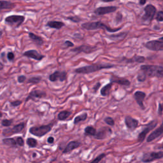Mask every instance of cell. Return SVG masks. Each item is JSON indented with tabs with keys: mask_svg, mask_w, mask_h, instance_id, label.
<instances>
[{
	"mask_svg": "<svg viewBox=\"0 0 163 163\" xmlns=\"http://www.w3.org/2000/svg\"><path fill=\"white\" fill-rule=\"evenodd\" d=\"M81 27H82V29L87 30V31H92V30H96L102 29V30H106L109 33H115V32L121 30V28H122V27H117V28H112L110 26H108V25L102 23L101 21L85 23L81 25Z\"/></svg>",
	"mask_w": 163,
	"mask_h": 163,
	"instance_id": "6da1fadb",
	"label": "cell"
},
{
	"mask_svg": "<svg viewBox=\"0 0 163 163\" xmlns=\"http://www.w3.org/2000/svg\"><path fill=\"white\" fill-rule=\"evenodd\" d=\"M115 67V65L112 64H93V65L80 67L75 69V72L79 74H89L94 73L103 69H110Z\"/></svg>",
	"mask_w": 163,
	"mask_h": 163,
	"instance_id": "7a4b0ae2",
	"label": "cell"
},
{
	"mask_svg": "<svg viewBox=\"0 0 163 163\" xmlns=\"http://www.w3.org/2000/svg\"><path fill=\"white\" fill-rule=\"evenodd\" d=\"M141 71L147 76L149 77H163V66L158 65H141Z\"/></svg>",
	"mask_w": 163,
	"mask_h": 163,
	"instance_id": "3957f363",
	"label": "cell"
},
{
	"mask_svg": "<svg viewBox=\"0 0 163 163\" xmlns=\"http://www.w3.org/2000/svg\"><path fill=\"white\" fill-rule=\"evenodd\" d=\"M53 124L43 125L41 126H33L30 129V133L34 136L37 137H42L46 134L50 132L52 128Z\"/></svg>",
	"mask_w": 163,
	"mask_h": 163,
	"instance_id": "277c9868",
	"label": "cell"
},
{
	"mask_svg": "<svg viewBox=\"0 0 163 163\" xmlns=\"http://www.w3.org/2000/svg\"><path fill=\"white\" fill-rule=\"evenodd\" d=\"M25 19L26 17L24 16L12 15L5 19V23L10 26L17 28L24 23Z\"/></svg>",
	"mask_w": 163,
	"mask_h": 163,
	"instance_id": "5b68a950",
	"label": "cell"
},
{
	"mask_svg": "<svg viewBox=\"0 0 163 163\" xmlns=\"http://www.w3.org/2000/svg\"><path fill=\"white\" fill-rule=\"evenodd\" d=\"M162 158H163V151L151 152L144 154L141 160L143 162L148 163Z\"/></svg>",
	"mask_w": 163,
	"mask_h": 163,
	"instance_id": "8992f818",
	"label": "cell"
},
{
	"mask_svg": "<svg viewBox=\"0 0 163 163\" xmlns=\"http://www.w3.org/2000/svg\"><path fill=\"white\" fill-rule=\"evenodd\" d=\"M158 125V120H152L151 122H150L148 124H146L145 127L143 129V131H141L138 135V142H143L145 140L146 136L147 135V134L149 133L151 130L154 129L156 126Z\"/></svg>",
	"mask_w": 163,
	"mask_h": 163,
	"instance_id": "52a82bcc",
	"label": "cell"
},
{
	"mask_svg": "<svg viewBox=\"0 0 163 163\" xmlns=\"http://www.w3.org/2000/svg\"><path fill=\"white\" fill-rule=\"evenodd\" d=\"M96 50H97V47L96 46H92L90 45H82L79 47H77L72 49L71 51L76 52V54L83 52L88 54L95 52Z\"/></svg>",
	"mask_w": 163,
	"mask_h": 163,
	"instance_id": "ba28073f",
	"label": "cell"
},
{
	"mask_svg": "<svg viewBox=\"0 0 163 163\" xmlns=\"http://www.w3.org/2000/svg\"><path fill=\"white\" fill-rule=\"evenodd\" d=\"M144 11L145 14L142 17V19L144 21H149V22H151L153 19L155 12H156V9L152 5H148L145 6Z\"/></svg>",
	"mask_w": 163,
	"mask_h": 163,
	"instance_id": "9c48e42d",
	"label": "cell"
},
{
	"mask_svg": "<svg viewBox=\"0 0 163 163\" xmlns=\"http://www.w3.org/2000/svg\"><path fill=\"white\" fill-rule=\"evenodd\" d=\"M117 10V7L115 6H101L99 7L94 10V13L96 16H104L106 14L113 13Z\"/></svg>",
	"mask_w": 163,
	"mask_h": 163,
	"instance_id": "30bf717a",
	"label": "cell"
},
{
	"mask_svg": "<svg viewBox=\"0 0 163 163\" xmlns=\"http://www.w3.org/2000/svg\"><path fill=\"white\" fill-rule=\"evenodd\" d=\"M145 47L151 51H163V42L159 40H152L147 42Z\"/></svg>",
	"mask_w": 163,
	"mask_h": 163,
	"instance_id": "8fae6325",
	"label": "cell"
},
{
	"mask_svg": "<svg viewBox=\"0 0 163 163\" xmlns=\"http://www.w3.org/2000/svg\"><path fill=\"white\" fill-rule=\"evenodd\" d=\"M67 73L65 71L60 72V71H55V72L49 75V80L51 82H55L59 80L60 82H64L66 80Z\"/></svg>",
	"mask_w": 163,
	"mask_h": 163,
	"instance_id": "7c38bea8",
	"label": "cell"
},
{
	"mask_svg": "<svg viewBox=\"0 0 163 163\" xmlns=\"http://www.w3.org/2000/svg\"><path fill=\"white\" fill-rule=\"evenodd\" d=\"M25 127V124L24 122L20 123L15 126H13L11 129H6L3 131V136H9L13 134L19 133L22 131Z\"/></svg>",
	"mask_w": 163,
	"mask_h": 163,
	"instance_id": "4fadbf2b",
	"label": "cell"
},
{
	"mask_svg": "<svg viewBox=\"0 0 163 163\" xmlns=\"http://www.w3.org/2000/svg\"><path fill=\"white\" fill-rule=\"evenodd\" d=\"M23 56L39 61H41L45 57L44 55L40 54L37 51L34 50V49L26 51L23 53Z\"/></svg>",
	"mask_w": 163,
	"mask_h": 163,
	"instance_id": "5bb4252c",
	"label": "cell"
},
{
	"mask_svg": "<svg viewBox=\"0 0 163 163\" xmlns=\"http://www.w3.org/2000/svg\"><path fill=\"white\" fill-rule=\"evenodd\" d=\"M112 133V129L108 127H103L96 132L94 138L97 140H103Z\"/></svg>",
	"mask_w": 163,
	"mask_h": 163,
	"instance_id": "9a60e30c",
	"label": "cell"
},
{
	"mask_svg": "<svg viewBox=\"0 0 163 163\" xmlns=\"http://www.w3.org/2000/svg\"><path fill=\"white\" fill-rule=\"evenodd\" d=\"M47 96V94L43 90H32L30 94L28 95L27 98L26 99V102L29 100H35L36 99H41Z\"/></svg>",
	"mask_w": 163,
	"mask_h": 163,
	"instance_id": "2e32d148",
	"label": "cell"
},
{
	"mask_svg": "<svg viewBox=\"0 0 163 163\" xmlns=\"http://www.w3.org/2000/svg\"><path fill=\"white\" fill-rule=\"evenodd\" d=\"M125 124L127 129L131 131H134L138 126V120L131 117V116H126L125 118Z\"/></svg>",
	"mask_w": 163,
	"mask_h": 163,
	"instance_id": "e0dca14e",
	"label": "cell"
},
{
	"mask_svg": "<svg viewBox=\"0 0 163 163\" xmlns=\"http://www.w3.org/2000/svg\"><path fill=\"white\" fill-rule=\"evenodd\" d=\"M146 97V94L142 91H136L134 94V98L135 99V100L138 105L140 106V107L142 109H145V106L144 105V100L145 97Z\"/></svg>",
	"mask_w": 163,
	"mask_h": 163,
	"instance_id": "ac0fdd59",
	"label": "cell"
},
{
	"mask_svg": "<svg viewBox=\"0 0 163 163\" xmlns=\"http://www.w3.org/2000/svg\"><path fill=\"white\" fill-rule=\"evenodd\" d=\"M163 134V123L155 129L152 133L150 134V135L148 136L147 138V142H151V141H154L155 139H156L159 137H160L161 135Z\"/></svg>",
	"mask_w": 163,
	"mask_h": 163,
	"instance_id": "d6986e66",
	"label": "cell"
},
{
	"mask_svg": "<svg viewBox=\"0 0 163 163\" xmlns=\"http://www.w3.org/2000/svg\"><path fill=\"white\" fill-rule=\"evenodd\" d=\"M110 82L113 83H117L120 86H129L131 85L129 80L124 79V78H120L116 76H112L110 79Z\"/></svg>",
	"mask_w": 163,
	"mask_h": 163,
	"instance_id": "ffe728a7",
	"label": "cell"
},
{
	"mask_svg": "<svg viewBox=\"0 0 163 163\" xmlns=\"http://www.w3.org/2000/svg\"><path fill=\"white\" fill-rule=\"evenodd\" d=\"M80 146H81V143L80 142V141H70V142L66 145V148H65V150L63 151L62 153L63 154L69 153L70 152L73 151L74 149H76V148L80 147Z\"/></svg>",
	"mask_w": 163,
	"mask_h": 163,
	"instance_id": "44dd1931",
	"label": "cell"
},
{
	"mask_svg": "<svg viewBox=\"0 0 163 163\" xmlns=\"http://www.w3.org/2000/svg\"><path fill=\"white\" fill-rule=\"evenodd\" d=\"M65 26V24L61 21H56V20H49L47 23L46 26L51 28V29L55 30H61L62 27Z\"/></svg>",
	"mask_w": 163,
	"mask_h": 163,
	"instance_id": "7402d4cb",
	"label": "cell"
},
{
	"mask_svg": "<svg viewBox=\"0 0 163 163\" xmlns=\"http://www.w3.org/2000/svg\"><path fill=\"white\" fill-rule=\"evenodd\" d=\"M16 6V4L9 1L1 0L0 2V10H12Z\"/></svg>",
	"mask_w": 163,
	"mask_h": 163,
	"instance_id": "603a6c76",
	"label": "cell"
},
{
	"mask_svg": "<svg viewBox=\"0 0 163 163\" xmlns=\"http://www.w3.org/2000/svg\"><path fill=\"white\" fill-rule=\"evenodd\" d=\"M28 35H29V38H30V40H31L36 45L38 46H41L42 45H44V41L43 38L39 37L38 35L31 32H30L28 33Z\"/></svg>",
	"mask_w": 163,
	"mask_h": 163,
	"instance_id": "cb8c5ba5",
	"label": "cell"
},
{
	"mask_svg": "<svg viewBox=\"0 0 163 163\" xmlns=\"http://www.w3.org/2000/svg\"><path fill=\"white\" fill-rule=\"evenodd\" d=\"M127 32H122V33H120L117 34H111V35H108L107 37L114 41H122L127 36Z\"/></svg>",
	"mask_w": 163,
	"mask_h": 163,
	"instance_id": "d4e9b609",
	"label": "cell"
},
{
	"mask_svg": "<svg viewBox=\"0 0 163 163\" xmlns=\"http://www.w3.org/2000/svg\"><path fill=\"white\" fill-rule=\"evenodd\" d=\"M124 60H126V62L127 63H132V62H138V63H142L145 61V58L143 56L140 55H135L133 58L131 59H125L124 58Z\"/></svg>",
	"mask_w": 163,
	"mask_h": 163,
	"instance_id": "484cf974",
	"label": "cell"
},
{
	"mask_svg": "<svg viewBox=\"0 0 163 163\" xmlns=\"http://www.w3.org/2000/svg\"><path fill=\"white\" fill-rule=\"evenodd\" d=\"M113 82H110L108 83L107 85L105 86L101 89V95L103 96H107L109 94L110 89L112 87Z\"/></svg>",
	"mask_w": 163,
	"mask_h": 163,
	"instance_id": "4316f807",
	"label": "cell"
},
{
	"mask_svg": "<svg viewBox=\"0 0 163 163\" xmlns=\"http://www.w3.org/2000/svg\"><path fill=\"white\" fill-rule=\"evenodd\" d=\"M3 143L5 145L7 146H10V147H16L17 145L16 138H4L3 140Z\"/></svg>",
	"mask_w": 163,
	"mask_h": 163,
	"instance_id": "83f0119b",
	"label": "cell"
},
{
	"mask_svg": "<svg viewBox=\"0 0 163 163\" xmlns=\"http://www.w3.org/2000/svg\"><path fill=\"white\" fill-rule=\"evenodd\" d=\"M72 114V113L69 111H67V110H65V111H62L61 112L59 113V114L58 115V118L59 120H65L66 119H67L70 115Z\"/></svg>",
	"mask_w": 163,
	"mask_h": 163,
	"instance_id": "f1b7e54d",
	"label": "cell"
},
{
	"mask_svg": "<svg viewBox=\"0 0 163 163\" xmlns=\"http://www.w3.org/2000/svg\"><path fill=\"white\" fill-rule=\"evenodd\" d=\"M85 134L86 136H94L96 134V130L93 126H87L85 128Z\"/></svg>",
	"mask_w": 163,
	"mask_h": 163,
	"instance_id": "f546056e",
	"label": "cell"
},
{
	"mask_svg": "<svg viewBox=\"0 0 163 163\" xmlns=\"http://www.w3.org/2000/svg\"><path fill=\"white\" fill-rule=\"evenodd\" d=\"M87 113H82V114H81L80 115H78L75 118L73 123H74V124H77L82 121H84V120H86L87 119Z\"/></svg>",
	"mask_w": 163,
	"mask_h": 163,
	"instance_id": "4dcf8cb0",
	"label": "cell"
},
{
	"mask_svg": "<svg viewBox=\"0 0 163 163\" xmlns=\"http://www.w3.org/2000/svg\"><path fill=\"white\" fill-rule=\"evenodd\" d=\"M26 144L28 146L31 148L36 147L38 145L37 140H35L34 138H28L26 140Z\"/></svg>",
	"mask_w": 163,
	"mask_h": 163,
	"instance_id": "1f68e13d",
	"label": "cell"
},
{
	"mask_svg": "<svg viewBox=\"0 0 163 163\" xmlns=\"http://www.w3.org/2000/svg\"><path fill=\"white\" fill-rule=\"evenodd\" d=\"M41 80V77L40 76H33L27 80V83L37 84L40 82Z\"/></svg>",
	"mask_w": 163,
	"mask_h": 163,
	"instance_id": "d6a6232c",
	"label": "cell"
},
{
	"mask_svg": "<svg viewBox=\"0 0 163 163\" xmlns=\"http://www.w3.org/2000/svg\"><path fill=\"white\" fill-rule=\"evenodd\" d=\"M66 19L72 21V22L74 23H79L82 21V19L78 16H69V17H67Z\"/></svg>",
	"mask_w": 163,
	"mask_h": 163,
	"instance_id": "836d02e7",
	"label": "cell"
},
{
	"mask_svg": "<svg viewBox=\"0 0 163 163\" xmlns=\"http://www.w3.org/2000/svg\"><path fill=\"white\" fill-rule=\"evenodd\" d=\"M13 122L12 119H3L2 120V126L4 127H9L10 126Z\"/></svg>",
	"mask_w": 163,
	"mask_h": 163,
	"instance_id": "e575fe53",
	"label": "cell"
},
{
	"mask_svg": "<svg viewBox=\"0 0 163 163\" xmlns=\"http://www.w3.org/2000/svg\"><path fill=\"white\" fill-rule=\"evenodd\" d=\"M105 122L106 124H107L108 125L110 126H113L115 125V121H114V120H113L112 117H106L105 119Z\"/></svg>",
	"mask_w": 163,
	"mask_h": 163,
	"instance_id": "d590c367",
	"label": "cell"
},
{
	"mask_svg": "<svg viewBox=\"0 0 163 163\" xmlns=\"http://www.w3.org/2000/svg\"><path fill=\"white\" fill-rule=\"evenodd\" d=\"M105 155H106L105 154H101L100 155H98L96 159H94L93 161H92L89 163H99L105 157Z\"/></svg>",
	"mask_w": 163,
	"mask_h": 163,
	"instance_id": "8d00e7d4",
	"label": "cell"
},
{
	"mask_svg": "<svg viewBox=\"0 0 163 163\" xmlns=\"http://www.w3.org/2000/svg\"><path fill=\"white\" fill-rule=\"evenodd\" d=\"M122 18H123V16H122V14L121 13H120V12H118L117 14V16H116V17H115V23L117 24H120V23L122 22Z\"/></svg>",
	"mask_w": 163,
	"mask_h": 163,
	"instance_id": "74e56055",
	"label": "cell"
},
{
	"mask_svg": "<svg viewBox=\"0 0 163 163\" xmlns=\"http://www.w3.org/2000/svg\"><path fill=\"white\" fill-rule=\"evenodd\" d=\"M146 78H147V76L143 73L141 72V73H139L138 75V76H137V79L139 82H144L145 80H146Z\"/></svg>",
	"mask_w": 163,
	"mask_h": 163,
	"instance_id": "f35d334b",
	"label": "cell"
},
{
	"mask_svg": "<svg viewBox=\"0 0 163 163\" xmlns=\"http://www.w3.org/2000/svg\"><path fill=\"white\" fill-rule=\"evenodd\" d=\"M16 141H17V145L19 146L23 147V146L24 145V140H23V138L22 137H20V136L16 137Z\"/></svg>",
	"mask_w": 163,
	"mask_h": 163,
	"instance_id": "ab89813d",
	"label": "cell"
},
{
	"mask_svg": "<svg viewBox=\"0 0 163 163\" xmlns=\"http://www.w3.org/2000/svg\"><path fill=\"white\" fill-rule=\"evenodd\" d=\"M155 19H156V20L159 21V22H162V21H163V12H159Z\"/></svg>",
	"mask_w": 163,
	"mask_h": 163,
	"instance_id": "60d3db41",
	"label": "cell"
},
{
	"mask_svg": "<svg viewBox=\"0 0 163 163\" xmlns=\"http://www.w3.org/2000/svg\"><path fill=\"white\" fill-rule=\"evenodd\" d=\"M63 46H65L66 48H69V47H73L74 46V44L72 43V41H70L69 40H66L63 44Z\"/></svg>",
	"mask_w": 163,
	"mask_h": 163,
	"instance_id": "b9f144b4",
	"label": "cell"
},
{
	"mask_svg": "<svg viewBox=\"0 0 163 163\" xmlns=\"http://www.w3.org/2000/svg\"><path fill=\"white\" fill-rule=\"evenodd\" d=\"M7 59H8L10 61H12L15 59V54H14L12 52H9L7 54Z\"/></svg>",
	"mask_w": 163,
	"mask_h": 163,
	"instance_id": "7bdbcfd3",
	"label": "cell"
},
{
	"mask_svg": "<svg viewBox=\"0 0 163 163\" xmlns=\"http://www.w3.org/2000/svg\"><path fill=\"white\" fill-rule=\"evenodd\" d=\"M21 103H22V101H20L19 100H17V101H14L10 102L11 106H12V107H19V106L20 105Z\"/></svg>",
	"mask_w": 163,
	"mask_h": 163,
	"instance_id": "ee69618b",
	"label": "cell"
},
{
	"mask_svg": "<svg viewBox=\"0 0 163 163\" xmlns=\"http://www.w3.org/2000/svg\"><path fill=\"white\" fill-rule=\"evenodd\" d=\"M17 80L19 83H24L26 80V77L24 75H20L18 76Z\"/></svg>",
	"mask_w": 163,
	"mask_h": 163,
	"instance_id": "f6af8a7d",
	"label": "cell"
},
{
	"mask_svg": "<svg viewBox=\"0 0 163 163\" xmlns=\"http://www.w3.org/2000/svg\"><path fill=\"white\" fill-rule=\"evenodd\" d=\"M100 86H101V83H100V82H97V83H96V85H95V86H94L93 87V91L94 92V93H96V92L97 91V90H98L99 89H100Z\"/></svg>",
	"mask_w": 163,
	"mask_h": 163,
	"instance_id": "bcb514c9",
	"label": "cell"
},
{
	"mask_svg": "<svg viewBox=\"0 0 163 163\" xmlns=\"http://www.w3.org/2000/svg\"><path fill=\"white\" fill-rule=\"evenodd\" d=\"M162 112H163V105H162V104H161V103H159V104L158 113H159V114L160 115H162Z\"/></svg>",
	"mask_w": 163,
	"mask_h": 163,
	"instance_id": "7dc6e473",
	"label": "cell"
},
{
	"mask_svg": "<svg viewBox=\"0 0 163 163\" xmlns=\"http://www.w3.org/2000/svg\"><path fill=\"white\" fill-rule=\"evenodd\" d=\"M47 142L48 144H53L54 142V138L53 136H50V137H48V139H47Z\"/></svg>",
	"mask_w": 163,
	"mask_h": 163,
	"instance_id": "c3c4849f",
	"label": "cell"
},
{
	"mask_svg": "<svg viewBox=\"0 0 163 163\" xmlns=\"http://www.w3.org/2000/svg\"><path fill=\"white\" fill-rule=\"evenodd\" d=\"M101 2H104V3H110V2H115V0H101Z\"/></svg>",
	"mask_w": 163,
	"mask_h": 163,
	"instance_id": "681fc988",
	"label": "cell"
},
{
	"mask_svg": "<svg viewBox=\"0 0 163 163\" xmlns=\"http://www.w3.org/2000/svg\"><path fill=\"white\" fill-rule=\"evenodd\" d=\"M147 2V0H140V4L141 5H144Z\"/></svg>",
	"mask_w": 163,
	"mask_h": 163,
	"instance_id": "f907efd6",
	"label": "cell"
},
{
	"mask_svg": "<svg viewBox=\"0 0 163 163\" xmlns=\"http://www.w3.org/2000/svg\"><path fill=\"white\" fill-rule=\"evenodd\" d=\"M159 41H162V42H163V37H161V38H160L159 39Z\"/></svg>",
	"mask_w": 163,
	"mask_h": 163,
	"instance_id": "816d5d0a",
	"label": "cell"
},
{
	"mask_svg": "<svg viewBox=\"0 0 163 163\" xmlns=\"http://www.w3.org/2000/svg\"><path fill=\"white\" fill-rule=\"evenodd\" d=\"M3 68V64L1 62V69H2Z\"/></svg>",
	"mask_w": 163,
	"mask_h": 163,
	"instance_id": "f5cc1de1",
	"label": "cell"
}]
</instances>
